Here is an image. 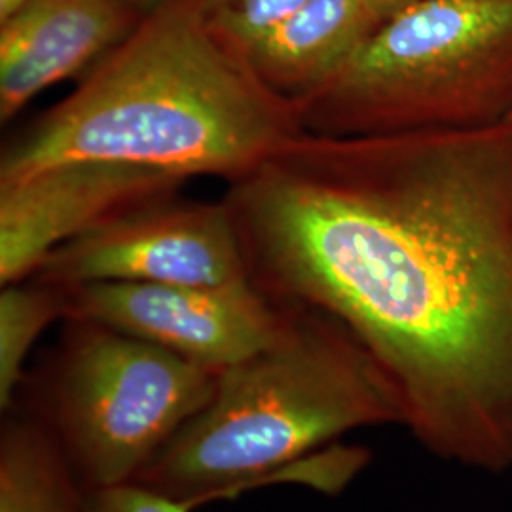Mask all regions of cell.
<instances>
[{
  "label": "cell",
  "mask_w": 512,
  "mask_h": 512,
  "mask_svg": "<svg viewBox=\"0 0 512 512\" xmlns=\"http://www.w3.org/2000/svg\"><path fill=\"white\" fill-rule=\"evenodd\" d=\"M232 183L256 285L348 330L429 454L512 471V120L300 131Z\"/></svg>",
  "instance_id": "cell-1"
},
{
  "label": "cell",
  "mask_w": 512,
  "mask_h": 512,
  "mask_svg": "<svg viewBox=\"0 0 512 512\" xmlns=\"http://www.w3.org/2000/svg\"><path fill=\"white\" fill-rule=\"evenodd\" d=\"M302 129L200 0H165L65 101L4 148L0 184L69 162H118L238 181Z\"/></svg>",
  "instance_id": "cell-2"
},
{
  "label": "cell",
  "mask_w": 512,
  "mask_h": 512,
  "mask_svg": "<svg viewBox=\"0 0 512 512\" xmlns=\"http://www.w3.org/2000/svg\"><path fill=\"white\" fill-rule=\"evenodd\" d=\"M285 334L219 372L213 399L137 476L175 499L226 497L291 475L353 429L403 425L380 368L338 321L298 306Z\"/></svg>",
  "instance_id": "cell-3"
},
{
  "label": "cell",
  "mask_w": 512,
  "mask_h": 512,
  "mask_svg": "<svg viewBox=\"0 0 512 512\" xmlns=\"http://www.w3.org/2000/svg\"><path fill=\"white\" fill-rule=\"evenodd\" d=\"M327 137L492 128L512 120V0H420L384 19L294 105Z\"/></svg>",
  "instance_id": "cell-4"
},
{
  "label": "cell",
  "mask_w": 512,
  "mask_h": 512,
  "mask_svg": "<svg viewBox=\"0 0 512 512\" xmlns=\"http://www.w3.org/2000/svg\"><path fill=\"white\" fill-rule=\"evenodd\" d=\"M67 349L46 425L86 492L135 482L200 414L219 372L118 330L86 323Z\"/></svg>",
  "instance_id": "cell-5"
},
{
  "label": "cell",
  "mask_w": 512,
  "mask_h": 512,
  "mask_svg": "<svg viewBox=\"0 0 512 512\" xmlns=\"http://www.w3.org/2000/svg\"><path fill=\"white\" fill-rule=\"evenodd\" d=\"M67 289L97 281L219 287L251 279L228 203H150L73 239L40 266Z\"/></svg>",
  "instance_id": "cell-6"
},
{
  "label": "cell",
  "mask_w": 512,
  "mask_h": 512,
  "mask_svg": "<svg viewBox=\"0 0 512 512\" xmlns=\"http://www.w3.org/2000/svg\"><path fill=\"white\" fill-rule=\"evenodd\" d=\"M67 315L224 370L272 348L293 315L253 279L219 287L97 281L63 289Z\"/></svg>",
  "instance_id": "cell-7"
},
{
  "label": "cell",
  "mask_w": 512,
  "mask_h": 512,
  "mask_svg": "<svg viewBox=\"0 0 512 512\" xmlns=\"http://www.w3.org/2000/svg\"><path fill=\"white\" fill-rule=\"evenodd\" d=\"M186 179L141 165L69 162L0 184V283L37 274L61 245L150 203Z\"/></svg>",
  "instance_id": "cell-8"
},
{
  "label": "cell",
  "mask_w": 512,
  "mask_h": 512,
  "mask_svg": "<svg viewBox=\"0 0 512 512\" xmlns=\"http://www.w3.org/2000/svg\"><path fill=\"white\" fill-rule=\"evenodd\" d=\"M131 0H27L0 21V120L38 93L93 67L133 33Z\"/></svg>",
  "instance_id": "cell-9"
},
{
  "label": "cell",
  "mask_w": 512,
  "mask_h": 512,
  "mask_svg": "<svg viewBox=\"0 0 512 512\" xmlns=\"http://www.w3.org/2000/svg\"><path fill=\"white\" fill-rule=\"evenodd\" d=\"M382 21L370 0H308L241 57L268 92L294 107L319 92Z\"/></svg>",
  "instance_id": "cell-10"
},
{
  "label": "cell",
  "mask_w": 512,
  "mask_h": 512,
  "mask_svg": "<svg viewBox=\"0 0 512 512\" xmlns=\"http://www.w3.org/2000/svg\"><path fill=\"white\" fill-rule=\"evenodd\" d=\"M0 512H86V490L46 421H4Z\"/></svg>",
  "instance_id": "cell-11"
},
{
  "label": "cell",
  "mask_w": 512,
  "mask_h": 512,
  "mask_svg": "<svg viewBox=\"0 0 512 512\" xmlns=\"http://www.w3.org/2000/svg\"><path fill=\"white\" fill-rule=\"evenodd\" d=\"M67 315V296L61 287L4 285L0 294V406L10 410L23 365L38 336L55 317Z\"/></svg>",
  "instance_id": "cell-12"
},
{
  "label": "cell",
  "mask_w": 512,
  "mask_h": 512,
  "mask_svg": "<svg viewBox=\"0 0 512 512\" xmlns=\"http://www.w3.org/2000/svg\"><path fill=\"white\" fill-rule=\"evenodd\" d=\"M203 14L217 37L234 52L249 48L258 38L296 14L308 0H200Z\"/></svg>",
  "instance_id": "cell-13"
},
{
  "label": "cell",
  "mask_w": 512,
  "mask_h": 512,
  "mask_svg": "<svg viewBox=\"0 0 512 512\" xmlns=\"http://www.w3.org/2000/svg\"><path fill=\"white\" fill-rule=\"evenodd\" d=\"M198 503L158 494L137 482L86 492V512H188Z\"/></svg>",
  "instance_id": "cell-14"
},
{
  "label": "cell",
  "mask_w": 512,
  "mask_h": 512,
  "mask_svg": "<svg viewBox=\"0 0 512 512\" xmlns=\"http://www.w3.org/2000/svg\"><path fill=\"white\" fill-rule=\"evenodd\" d=\"M374 4V8L378 10V14L382 16V19H387L391 14L403 10L406 6L414 4V2H420V0H370Z\"/></svg>",
  "instance_id": "cell-15"
},
{
  "label": "cell",
  "mask_w": 512,
  "mask_h": 512,
  "mask_svg": "<svg viewBox=\"0 0 512 512\" xmlns=\"http://www.w3.org/2000/svg\"><path fill=\"white\" fill-rule=\"evenodd\" d=\"M131 2L141 12V16L145 18L148 14H152L156 8H160L165 0H131Z\"/></svg>",
  "instance_id": "cell-16"
},
{
  "label": "cell",
  "mask_w": 512,
  "mask_h": 512,
  "mask_svg": "<svg viewBox=\"0 0 512 512\" xmlns=\"http://www.w3.org/2000/svg\"><path fill=\"white\" fill-rule=\"evenodd\" d=\"M27 0H0V21L14 14Z\"/></svg>",
  "instance_id": "cell-17"
}]
</instances>
